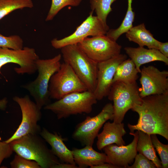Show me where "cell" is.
<instances>
[{
  "mask_svg": "<svg viewBox=\"0 0 168 168\" xmlns=\"http://www.w3.org/2000/svg\"><path fill=\"white\" fill-rule=\"evenodd\" d=\"M93 12L91 11L89 16L72 34L61 39H53L51 41L52 46L56 49H61L68 45L77 44L89 36L105 35L110 29L109 26L93 16Z\"/></svg>",
  "mask_w": 168,
  "mask_h": 168,
  "instance_id": "cell-11",
  "label": "cell"
},
{
  "mask_svg": "<svg viewBox=\"0 0 168 168\" xmlns=\"http://www.w3.org/2000/svg\"><path fill=\"white\" fill-rule=\"evenodd\" d=\"M82 0H51L50 9L45 19L46 21L52 20L58 13L67 6H78Z\"/></svg>",
  "mask_w": 168,
  "mask_h": 168,
  "instance_id": "cell-26",
  "label": "cell"
},
{
  "mask_svg": "<svg viewBox=\"0 0 168 168\" xmlns=\"http://www.w3.org/2000/svg\"><path fill=\"white\" fill-rule=\"evenodd\" d=\"M133 1L127 0V10L125 16L120 26L116 29H109L106 34L114 40L116 41L122 35L126 33L133 26L135 13L133 11L132 7Z\"/></svg>",
  "mask_w": 168,
  "mask_h": 168,
  "instance_id": "cell-23",
  "label": "cell"
},
{
  "mask_svg": "<svg viewBox=\"0 0 168 168\" xmlns=\"http://www.w3.org/2000/svg\"><path fill=\"white\" fill-rule=\"evenodd\" d=\"M127 54L135 65L139 73L141 66L145 63L155 61H160L168 65V58L156 49H146L139 46L137 48L127 47L124 48Z\"/></svg>",
  "mask_w": 168,
  "mask_h": 168,
  "instance_id": "cell-17",
  "label": "cell"
},
{
  "mask_svg": "<svg viewBox=\"0 0 168 168\" xmlns=\"http://www.w3.org/2000/svg\"><path fill=\"white\" fill-rule=\"evenodd\" d=\"M78 168L76 165L68 163H60L54 166L53 168Z\"/></svg>",
  "mask_w": 168,
  "mask_h": 168,
  "instance_id": "cell-33",
  "label": "cell"
},
{
  "mask_svg": "<svg viewBox=\"0 0 168 168\" xmlns=\"http://www.w3.org/2000/svg\"><path fill=\"white\" fill-rule=\"evenodd\" d=\"M135 64L131 59H126L118 67L113 83L117 81L131 83L136 82L138 77Z\"/></svg>",
  "mask_w": 168,
  "mask_h": 168,
  "instance_id": "cell-22",
  "label": "cell"
},
{
  "mask_svg": "<svg viewBox=\"0 0 168 168\" xmlns=\"http://www.w3.org/2000/svg\"><path fill=\"white\" fill-rule=\"evenodd\" d=\"M61 57V55L59 54L51 58H39L37 63V77L34 81L22 86L29 92L41 110L48 104L50 98L49 82L52 75L60 68Z\"/></svg>",
  "mask_w": 168,
  "mask_h": 168,
  "instance_id": "cell-3",
  "label": "cell"
},
{
  "mask_svg": "<svg viewBox=\"0 0 168 168\" xmlns=\"http://www.w3.org/2000/svg\"><path fill=\"white\" fill-rule=\"evenodd\" d=\"M72 151L75 164L79 168L91 167L106 163L105 153L96 151L92 146H86L81 149L74 148Z\"/></svg>",
  "mask_w": 168,
  "mask_h": 168,
  "instance_id": "cell-19",
  "label": "cell"
},
{
  "mask_svg": "<svg viewBox=\"0 0 168 168\" xmlns=\"http://www.w3.org/2000/svg\"><path fill=\"white\" fill-rule=\"evenodd\" d=\"M13 100L20 106L22 113V120L14 133L4 142L9 143L29 134H40L41 129L38 122L42 117L41 110L28 95L22 97L15 96Z\"/></svg>",
  "mask_w": 168,
  "mask_h": 168,
  "instance_id": "cell-8",
  "label": "cell"
},
{
  "mask_svg": "<svg viewBox=\"0 0 168 168\" xmlns=\"http://www.w3.org/2000/svg\"><path fill=\"white\" fill-rule=\"evenodd\" d=\"M134 137L132 142L125 146H118L112 144L103 148L106 155V163L119 168H127L133 161L137 154L136 146L138 137V131L129 133Z\"/></svg>",
  "mask_w": 168,
  "mask_h": 168,
  "instance_id": "cell-15",
  "label": "cell"
},
{
  "mask_svg": "<svg viewBox=\"0 0 168 168\" xmlns=\"http://www.w3.org/2000/svg\"><path fill=\"white\" fill-rule=\"evenodd\" d=\"M158 50L164 55L168 57V43L161 42Z\"/></svg>",
  "mask_w": 168,
  "mask_h": 168,
  "instance_id": "cell-32",
  "label": "cell"
},
{
  "mask_svg": "<svg viewBox=\"0 0 168 168\" xmlns=\"http://www.w3.org/2000/svg\"><path fill=\"white\" fill-rule=\"evenodd\" d=\"M116 0H90L91 11H95L96 16L105 23L108 15L112 11V4Z\"/></svg>",
  "mask_w": 168,
  "mask_h": 168,
  "instance_id": "cell-25",
  "label": "cell"
},
{
  "mask_svg": "<svg viewBox=\"0 0 168 168\" xmlns=\"http://www.w3.org/2000/svg\"><path fill=\"white\" fill-rule=\"evenodd\" d=\"M90 58L99 63L120 54L122 46L105 35L87 37L77 44Z\"/></svg>",
  "mask_w": 168,
  "mask_h": 168,
  "instance_id": "cell-10",
  "label": "cell"
},
{
  "mask_svg": "<svg viewBox=\"0 0 168 168\" xmlns=\"http://www.w3.org/2000/svg\"><path fill=\"white\" fill-rule=\"evenodd\" d=\"M91 168H118L112 164L108 163H105L100 165L92 166Z\"/></svg>",
  "mask_w": 168,
  "mask_h": 168,
  "instance_id": "cell-34",
  "label": "cell"
},
{
  "mask_svg": "<svg viewBox=\"0 0 168 168\" xmlns=\"http://www.w3.org/2000/svg\"><path fill=\"white\" fill-rule=\"evenodd\" d=\"M64 62L68 64L88 91L93 93L97 83L98 63L90 58L77 44L62 48Z\"/></svg>",
  "mask_w": 168,
  "mask_h": 168,
  "instance_id": "cell-4",
  "label": "cell"
},
{
  "mask_svg": "<svg viewBox=\"0 0 168 168\" xmlns=\"http://www.w3.org/2000/svg\"><path fill=\"white\" fill-rule=\"evenodd\" d=\"M108 99L113 101L114 122L122 123L125 115L136 104H140L142 98L137 83H128L117 81L113 83Z\"/></svg>",
  "mask_w": 168,
  "mask_h": 168,
  "instance_id": "cell-6",
  "label": "cell"
},
{
  "mask_svg": "<svg viewBox=\"0 0 168 168\" xmlns=\"http://www.w3.org/2000/svg\"><path fill=\"white\" fill-rule=\"evenodd\" d=\"M12 168H41L36 161L27 159L16 154L11 162Z\"/></svg>",
  "mask_w": 168,
  "mask_h": 168,
  "instance_id": "cell-29",
  "label": "cell"
},
{
  "mask_svg": "<svg viewBox=\"0 0 168 168\" xmlns=\"http://www.w3.org/2000/svg\"><path fill=\"white\" fill-rule=\"evenodd\" d=\"M48 90L50 98L57 100L72 92L87 90L70 66L65 62L51 77Z\"/></svg>",
  "mask_w": 168,
  "mask_h": 168,
  "instance_id": "cell-7",
  "label": "cell"
},
{
  "mask_svg": "<svg viewBox=\"0 0 168 168\" xmlns=\"http://www.w3.org/2000/svg\"><path fill=\"white\" fill-rule=\"evenodd\" d=\"M45 142L40 134H29L9 143L16 154L36 161L41 168H53L60 162Z\"/></svg>",
  "mask_w": 168,
  "mask_h": 168,
  "instance_id": "cell-2",
  "label": "cell"
},
{
  "mask_svg": "<svg viewBox=\"0 0 168 168\" xmlns=\"http://www.w3.org/2000/svg\"><path fill=\"white\" fill-rule=\"evenodd\" d=\"M13 152L10 143L0 141V166L3 160L9 157Z\"/></svg>",
  "mask_w": 168,
  "mask_h": 168,
  "instance_id": "cell-31",
  "label": "cell"
},
{
  "mask_svg": "<svg viewBox=\"0 0 168 168\" xmlns=\"http://www.w3.org/2000/svg\"><path fill=\"white\" fill-rule=\"evenodd\" d=\"M7 103L8 100L6 97L0 100V110H5L7 108Z\"/></svg>",
  "mask_w": 168,
  "mask_h": 168,
  "instance_id": "cell-35",
  "label": "cell"
},
{
  "mask_svg": "<svg viewBox=\"0 0 168 168\" xmlns=\"http://www.w3.org/2000/svg\"><path fill=\"white\" fill-rule=\"evenodd\" d=\"M40 136L51 146L53 153L63 162L76 165L72 151L66 146L63 141L65 140L57 133H52L43 128Z\"/></svg>",
  "mask_w": 168,
  "mask_h": 168,
  "instance_id": "cell-18",
  "label": "cell"
},
{
  "mask_svg": "<svg viewBox=\"0 0 168 168\" xmlns=\"http://www.w3.org/2000/svg\"><path fill=\"white\" fill-rule=\"evenodd\" d=\"M39 59L34 49L27 47L14 49L0 47V73L2 67L8 63L18 64L14 68L18 74L32 75L37 71V63Z\"/></svg>",
  "mask_w": 168,
  "mask_h": 168,
  "instance_id": "cell-12",
  "label": "cell"
},
{
  "mask_svg": "<svg viewBox=\"0 0 168 168\" xmlns=\"http://www.w3.org/2000/svg\"><path fill=\"white\" fill-rule=\"evenodd\" d=\"M135 161L131 166L128 168H156L154 163L143 155L139 153L136 155Z\"/></svg>",
  "mask_w": 168,
  "mask_h": 168,
  "instance_id": "cell-30",
  "label": "cell"
},
{
  "mask_svg": "<svg viewBox=\"0 0 168 168\" xmlns=\"http://www.w3.org/2000/svg\"><path fill=\"white\" fill-rule=\"evenodd\" d=\"M138 131V137L136 146L137 152L152 161L156 168H162L161 161L156 155L151 135L140 130Z\"/></svg>",
  "mask_w": 168,
  "mask_h": 168,
  "instance_id": "cell-21",
  "label": "cell"
},
{
  "mask_svg": "<svg viewBox=\"0 0 168 168\" xmlns=\"http://www.w3.org/2000/svg\"><path fill=\"white\" fill-rule=\"evenodd\" d=\"M33 7L32 0H0V20L15 10Z\"/></svg>",
  "mask_w": 168,
  "mask_h": 168,
  "instance_id": "cell-24",
  "label": "cell"
},
{
  "mask_svg": "<svg viewBox=\"0 0 168 168\" xmlns=\"http://www.w3.org/2000/svg\"><path fill=\"white\" fill-rule=\"evenodd\" d=\"M97 100L93 93L87 90L74 92L48 104L44 106V109L53 112L59 119L72 115L90 113Z\"/></svg>",
  "mask_w": 168,
  "mask_h": 168,
  "instance_id": "cell-5",
  "label": "cell"
},
{
  "mask_svg": "<svg viewBox=\"0 0 168 168\" xmlns=\"http://www.w3.org/2000/svg\"><path fill=\"white\" fill-rule=\"evenodd\" d=\"M126 133L124 123H117L114 121L105 122L102 131L97 136V148L101 150L106 146L112 144L118 146L125 145L123 137Z\"/></svg>",
  "mask_w": 168,
  "mask_h": 168,
  "instance_id": "cell-16",
  "label": "cell"
},
{
  "mask_svg": "<svg viewBox=\"0 0 168 168\" xmlns=\"http://www.w3.org/2000/svg\"><path fill=\"white\" fill-rule=\"evenodd\" d=\"M139 81L141 98L154 95L168 93V71H161L153 66H144L141 69Z\"/></svg>",
  "mask_w": 168,
  "mask_h": 168,
  "instance_id": "cell-13",
  "label": "cell"
},
{
  "mask_svg": "<svg viewBox=\"0 0 168 168\" xmlns=\"http://www.w3.org/2000/svg\"><path fill=\"white\" fill-rule=\"evenodd\" d=\"M126 38L130 41L139 46H147L148 49H158L161 42L156 39L150 31L146 29L144 23L133 26L126 33Z\"/></svg>",
  "mask_w": 168,
  "mask_h": 168,
  "instance_id": "cell-20",
  "label": "cell"
},
{
  "mask_svg": "<svg viewBox=\"0 0 168 168\" xmlns=\"http://www.w3.org/2000/svg\"><path fill=\"white\" fill-rule=\"evenodd\" d=\"M23 41L18 35H14L6 36L0 34V47L14 49L23 48Z\"/></svg>",
  "mask_w": 168,
  "mask_h": 168,
  "instance_id": "cell-28",
  "label": "cell"
},
{
  "mask_svg": "<svg viewBox=\"0 0 168 168\" xmlns=\"http://www.w3.org/2000/svg\"><path fill=\"white\" fill-rule=\"evenodd\" d=\"M114 110L111 103L106 104L101 111L94 117L88 116L77 124L72 134L74 140L83 146H92L103 125L108 120H113Z\"/></svg>",
  "mask_w": 168,
  "mask_h": 168,
  "instance_id": "cell-9",
  "label": "cell"
},
{
  "mask_svg": "<svg viewBox=\"0 0 168 168\" xmlns=\"http://www.w3.org/2000/svg\"><path fill=\"white\" fill-rule=\"evenodd\" d=\"M126 54H120L108 60L98 63L96 86L93 93L97 100L107 96L118 66L127 59Z\"/></svg>",
  "mask_w": 168,
  "mask_h": 168,
  "instance_id": "cell-14",
  "label": "cell"
},
{
  "mask_svg": "<svg viewBox=\"0 0 168 168\" xmlns=\"http://www.w3.org/2000/svg\"><path fill=\"white\" fill-rule=\"evenodd\" d=\"M151 138L153 145L160 157L162 168H168V145L161 142L156 134L151 135Z\"/></svg>",
  "mask_w": 168,
  "mask_h": 168,
  "instance_id": "cell-27",
  "label": "cell"
},
{
  "mask_svg": "<svg viewBox=\"0 0 168 168\" xmlns=\"http://www.w3.org/2000/svg\"><path fill=\"white\" fill-rule=\"evenodd\" d=\"M142 98L141 103L132 109L139 117L136 124H128L130 133L140 130L150 135H160L168 140V93Z\"/></svg>",
  "mask_w": 168,
  "mask_h": 168,
  "instance_id": "cell-1",
  "label": "cell"
}]
</instances>
